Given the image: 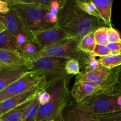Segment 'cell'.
<instances>
[{"label":"cell","instance_id":"1","mask_svg":"<svg viewBox=\"0 0 121 121\" xmlns=\"http://www.w3.org/2000/svg\"><path fill=\"white\" fill-rule=\"evenodd\" d=\"M56 25L67 37L79 41L88 33L106 26L102 19L82 9L76 0H66L58 13Z\"/></svg>","mask_w":121,"mask_h":121},{"label":"cell","instance_id":"2","mask_svg":"<svg viewBox=\"0 0 121 121\" xmlns=\"http://www.w3.org/2000/svg\"><path fill=\"white\" fill-rule=\"evenodd\" d=\"M70 78V75H66L51 82L46 89L50 95V99L46 104L40 105L37 121H61L62 112L69 100Z\"/></svg>","mask_w":121,"mask_h":121},{"label":"cell","instance_id":"3","mask_svg":"<svg viewBox=\"0 0 121 121\" xmlns=\"http://www.w3.org/2000/svg\"><path fill=\"white\" fill-rule=\"evenodd\" d=\"M121 89L108 86L80 103H76L82 110L95 115L121 112L118 103Z\"/></svg>","mask_w":121,"mask_h":121},{"label":"cell","instance_id":"4","mask_svg":"<svg viewBox=\"0 0 121 121\" xmlns=\"http://www.w3.org/2000/svg\"><path fill=\"white\" fill-rule=\"evenodd\" d=\"M79 42L80 41L76 39L68 38L61 42L40 49L34 54L22 55L27 60L44 57L75 59L80 62V66L84 67L88 59L89 54L79 49Z\"/></svg>","mask_w":121,"mask_h":121},{"label":"cell","instance_id":"5","mask_svg":"<svg viewBox=\"0 0 121 121\" xmlns=\"http://www.w3.org/2000/svg\"><path fill=\"white\" fill-rule=\"evenodd\" d=\"M13 7L31 34L57 27L50 21L49 8L37 4H20Z\"/></svg>","mask_w":121,"mask_h":121},{"label":"cell","instance_id":"6","mask_svg":"<svg viewBox=\"0 0 121 121\" xmlns=\"http://www.w3.org/2000/svg\"><path fill=\"white\" fill-rule=\"evenodd\" d=\"M69 59L66 58L44 57L27 60L26 67L28 70L42 73L47 81H53L61 77L69 75L65 67Z\"/></svg>","mask_w":121,"mask_h":121},{"label":"cell","instance_id":"7","mask_svg":"<svg viewBox=\"0 0 121 121\" xmlns=\"http://www.w3.org/2000/svg\"><path fill=\"white\" fill-rule=\"evenodd\" d=\"M45 80L42 73L30 71L0 92V102L24 93Z\"/></svg>","mask_w":121,"mask_h":121},{"label":"cell","instance_id":"8","mask_svg":"<svg viewBox=\"0 0 121 121\" xmlns=\"http://www.w3.org/2000/svg\"><path fill=\"white\" fill-rule=\"evenodd\" d=\"M51 82L45 80L24 93L0 102V117L13 109L36 98L40 92L48 87Z\"/></svg>","mask_w":121,"mask_h":121},{"label":"cell","instance_id":"9","mask_svg":"<svg viewBox=\"0 0 121 121\" xmlns=\"http://www.w3.org/2000/svg\"><path fill=\"white\" fill-rule=\"evenodd\" d=\"M0 22L3 25L5 30L11 33L15 38L24 35L29 38L32 42L31 33L29 31L23 21L15 9L13 7L5 14L0 13Z\"/></svg>","mask_w":121,"mask_h":121},{"label":"cell","instance_id":"10","mask_svg":"<svg viewBox=\"0 0 121 121\" xmlns=\"http://www.w3.org/2000/svg\"><path fill=\"white\" fill-rule=\"evenodd\" d=\"M31 35L32 42L37 45L40 49L68 39L65 32L58 27L35 32Z\"/></svg>","mask_w":121,"mask_h":121},{"label":"cell","instance_id":"11","mask_svg":"<svg viewBox=\"0 0 121 121\" xmlns=\"http://www.w3.org/2000/svg\"><path fill=\"white\" fill-rule=\"evenodd\" d=\"M112 69L100 66L90 71H83L76 77L75 81L87 82L104 86L111 82Z\"/></svg>","mask_w":121,"mask_h":121},{"label":"cell","instance_id":"12","mask_svg":"<svg viewBox=\"0 0 121 121\" xmlns=\"http://www.w3.org/2000/svg\"><path fill=\"white\" fill-rule=\"evenodd\" d=\"M28 72L26 66L0 65V92Z\"/></svg>","mask_w":121,"mask_h":121},{"label":"cell","instance_id":"13","mask_svg":"<svg viewBox=\"0 0 121 121\" xmlns=\"http://www.w3.org/2000/svg\"><path fill=\"white\" fill-rule=\"evenodd\" d=\"M103 86L87 82L75 81L70 93L76 103H80L102 89Z\"/></svg>","mask_w":121,"mask_h":121},{"label":"cell","instance_id":"14","mask_svg":"<svg viewBox=\"0 0 121 121\" xmlns=\"http://www.w3.org/2000/svg\"><path fill=\"white\" fill-rule=\"evenodd\" d=\"M100 115H95L84 111L76 104H68L61 115V121H98Z\"/></svg>","mask_w":121,"mask_h":121},{"label":"cell","instance_id":"15","mask_svg":"<svg viewBox=\"0 0 121 121\" xmlns=\"http://www.w3.org/2000/svg\"><path fill=\"white\" fill-rule=\"evenodd\" d=\"M95 6L100 18L108 27H112L111 15L113 0H87Z\"/></svg>","mask_w":121,"mask_h":121},{"label":"cell","instance_id":"16","mask_svg":"<svg viewBox=\"0 0 121 121\" xmlns=\"http://www.w3.org/2000/svg\"><path fill=\"white\" fill-rule=\"evenodd\" d=\"M27 60L18 52L0 48V65L26 66Z\"/></svg>","mask_w":121,"mask_h":121},{"label":"cell","instance_id":"17","mask_svg":"<svg viewBox=\"0 0 121 121\" xmlns=\"http://www.w3.org/2000/svg\"><path fill=\"white\" fill-rule=\"evenodd\" d=\"M0 48L15 51L20 53L21 52V49L17 43L16 38L7 30L0 32Z\"/></svg>","mask_w":121,"mask_h":121},{"label":"cell","instance_id":"18","mask_svg":"<svg viewBox=\"0 0 121 121\" xmlns=\"http://www.w3.org/2000/svg\"><path fill=\"white\" fill-rule=\"evenodd\" d=\"M34 100V99H33ZM27 102L11 111L6 112L0 117L1 121H22L23 115L28 106L31 104L32 101Z\"/></svg>","mask_w":121,"mask_h":121},{"label":"cell","instance_id":"19","mask_svg":"<svg viewBox=\"0 0 121 121\" xmlns=\"http://www.w3.org/2000/svg\"><path fill=\"white\" fill-rule=\"evenodd\" d=\"M96 44L94 33L93 32H91L81 39L79 43V48L86 54H91L93 53Z\"/></svg>","mask_w":121,"mask_h":121},{"label":"cell","instance_id":"20","mask_svg":"<svg viewBox=\"0 0 121 121\" xmlns=\"http://www.w3.org/2000/svg\"><path fill=\"white\" fill-rule=\"evenodd\" d=\"M102 66L109 69L118 67L121 65V54H110L99 59Z\"/></svg>","mask_w":121,"mask_h":121},{"label":"cell","instance_id":"21","mask_svg":"<svg viewBox=\"0 0 121 121\" xmlns=\"http://www.w3.org/2000/svg\"><path fill=\"white\" fill-rule=\"evenodd\" d=\"M40 103L37 97L32 101L23 115L22 121H37L38 111L40 106Z\"/></svg>","mask_w":121,"mask_h":121},{"label":"cell","instance_id":"22","mask_svg":"<svg viewBox=\"0 0 121 121\" xmlns=\"http://www.w3.org/2000/svg\"><path fill=\"white\" fill-rule=\"evenodd\" d=\"M76 1L79 7L87 14L101 19L95 6L92 2H90L87 0L85 1L83 0H76Z\"/></svg>","mask_w":121,"mask_h":121},{"label":"cell","instance_id":"23","mask_svg":"<svg viewBox=\"0 0 121 121\" xmlns=\"http://www.w3.org/2000/svg\"><path fill=\"white\" fill-rule=\"evenodd\" d=\"M108 27H101L93 32L94 38L96 44L102 45H107L108 40L107 30Z\"/></svg>","mask_w":121,"mask_h":121},{"label":"cell","instance_id":"24","mask_svg":"<svg viewBox=\"0 0 121 121\" xmlns=\"http://www.w3.org/2000/svg\"><path fill=\"white\" fill-rule=\"evenodd\" d=\"M80 63L75 59H69L65 67L66 73L69 75H78L80 73Z\"/></svg>","mask_w":121,"mask_h":121},{"label":"cell","instance_id":"25","mask_svg":"<svg viewBox=\"0 0 121 121\" xmlns=\"http://www.w3.org/2000/svg\"><path fill=\"white\" fill-rule=\"evenodd\" d=\"M92 54L95 57H104L112 54V53H111V52L110 51V50L109 49L106 45H102L96 44Z\"/></svg>","mask_w":121,"mask_h":121},{"label":"cell","instance_id":"26","mask_svg":"<svg viewBox=\"0 0 121 121\" xmlns=\"http://www.w3.org/2000/svg\"><path fill=\"white\" fill-rule=\"evenodd\" d=\"M95 57H96L94 56L92 54H89L87 61L85 66L83 67V71L92 70H95L102 66L99 62V60L96 59Z\"/></svg>","mask_w":121,"mask_h":121},{"label":"cell","instance_id":"27","mask_svg":"<svg viewBox=\"0 0 121 121\" xmlns=\"http://www.w3.org/2000/svg\"><path fill=\"white\" fill-rule=\"evenodd\" d=\"M111 80L112 86L121 89V65L112 69Z\"/></svg>","mask_w":121,"mask_h":121},{"label":"cell","instance_id":"28","mask_svg":"<svg viewBox=\"0 0 121 121\" xmlns=\"http://www.w3.org/2000/svg\"><path fill=\"white\" fill-rule=\"evenodd\" d=\"M39 46L33 42H28L21 48V54H32L40 50Z\"/></svg>","mask_w":121,"mask_h":121},{"label":"cell","instance_id":"29","mask_svg":"<svg viewBox=\"0 0 121 121\" xmlns=\"http://www.w3.org/2000/svg\"><path fill=\"white\" fill-rule=\"evenodd\" d=\"M107 34L108 43H117L121 41L120 34L112 27H108Z\"/></svg>","mask_w":121,"mask_h":121},{"label":"cell","instance_id":"30","mask_svg":"<svg viewBox=\"0 0 121 121\" xmlns=\"http://www.w3.org/2000/svg\"><path fill=\"white\" fill-rule=\"evenodd\" d=\"M98 121H121V112L100 115Z\"/></svg>","mask_w":121,"mask_h":121},{"label":"cell","instance_id":"31","mask_svg":"<svg viewBox=\"0 0 121 121\" xmlns=\"http://www.w3.org/2000/svg\"><path fill=\"white\" fill-rule=\"evenodd\" d=\"M66 1V0H34L35 4L49 8L50 9L53 4L56 3V2H59L61 4L64 5Z\"/></svg>","mask_w":121,"mask_h":121},{"label":"cell","instance_id":"32","mask_svg":"<svg viewBox=\"0 0 121 121\" xmlns=\"http://www.w3.org/2000/svg\"><path fill=\"white\" fill-rule=\"evenodd\" d=\"M106 46L112 54H121V41L117 43H108Z\"/></svg>","mask_w":121,"mask_h":121},{"label":"cell","instance_id":"33","mask_svg":"<svg viewBox=\"0 0 121 121\" xmlns=\"http://www.w3.org/2000/svg\"><path fill=\"white\" fill-rule=\"evenodd\" d=\"M37 98L39 99V102H40V104L44 105V104H46L50 100V95L46 89L39 93V95L37 96Z\"/></svg>","mask_w":121,"mask_h":121},{"label":"cell","instance_id":"34","mask_svg":"<svg viewBox=\"0 0 121 121\" xmlns=\"http://www.w3.org/2000/svg\"><path fill=\"white\" fill-rule=\"evenodd\" d=\"M10 9V7L7 4L0 1V13L5 14L8 13Z\"/></svg>","mask_w":121,"mask_h":121},{"label":"cell","instance_id":"35","mask_svg":"<svg viewBox=\"0 0 121 121\" xmlns=\"http://www.w3.org/2000/svg\"><path fill=\"white\" fill-rule=\"evenodd\" d=\"M15 4H35L34 0H13Z\"/></svg>","mask_w":121,"mask_h":121},{"label":"cell","instance_id":"36","mask_svg":"<svg viewBox=\"0 0 121 121\" xmlns=\"http://www.w3.org/2000/svg\"><path fill=\"white\" fill-rule=\"evenodd\" d=\"M0 1H2V2H5V3L7 4H8L10 7H13L14 5H15V4H14V2L13 0H0Z\"/></svg>","mask_w":121,"mask_h":121},{"label":"cell","instance_id":"37","mask_svg":"<svg viewBox=\"0 0 121 121\" xmlns=\"http://www.w3.org/2000/svg\"><path fill=\"white\" fill-rule=\"evenodd\" d=\"M5 30V27H4L3 25H2V24L0 22V32L2 31H4V30Z\"/></svg>","mask_w":121,"mask_h":121},{"label":"cell","instance_id":"38","mask_svg":"<svg viewBox=\"0 0 121 121\" xmlns=\"http://www.w3.org/2000/svg\"><path fill=\"white\" fill-rule=\"evenodd\" d=\"M54 121V120H50V121Z\"/></svg>","mask_w":121,"mask_h":121},{"label":"cell","instance_id":"39","mask_svg":"<svg viewBox=\"0 0 121 121\" xmlns=\"http://www.w3.org/2000/svg\"></svg>","mask_w":121,"mask_h":121}]
</instances>
